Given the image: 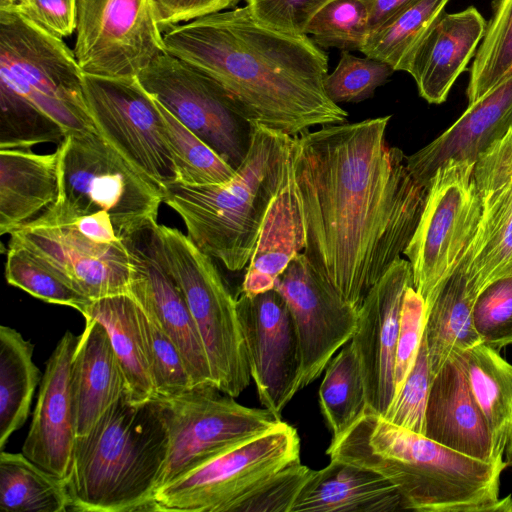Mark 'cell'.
<instances>
[{"label": "cell", "mask_w": 512, "mask_h": 512, "mask_svg": "<svg viewBox=\"0 0 512 512\" xmlns=\"http://www.w3.org/2000/svg\"><path fill=\"white\" fill-rule=\"evenodd\" d=\"M391 116L322 126L292 137L302 253L318 275L357 310L409 244L428 187L390 147Z\"/></svg>", "instance_id": "1"}, {"label": "cell", "mask_w": 512, "mask_h": 512, "mask_svg": "<svg viewBox=\"0 0 512 512\" xmlns=\"http://www.w3.org/2000/svg\"><path fill=\"white\" fill-rule=\"evenodd\" d=\"M163 42L167 53L218 83L252 125L295 137L347 119L324 89L327 53L307 34L261 25L247 6L170 27Z\"/></svg>", "instance_id": "2"}, {"label": "cell", "mask_w": 512, "mask_h": 512, "mask_svg": "<svg viewBox=\"0 0 512 512\" xmlns=\"http://www.w3.org/2000/svg\"><path fill=\"white\" fill-rule=\"evenodd\" d=\"M339 460L372 470L400 492L406 510L512 512V497L499 498L507 462H484L425 435L388 422L368 405L326 450Z\"/></svg>", "instance_id": "3"}, {"label": "cell", "mask_w": 512, "mask_h": 512, "mask_svg": "<svg viewBox=\"0 0 512 512\" xmlns=\"http://www.w3.org/2000/svg\"><path fill=\"white\" fill-rule=\"evenodd\" d=\"M168 446L162 400L132 404L123 395L76 437L66 480L70 511L152 512Z\"/></svg>", "instance_id": "4"}, {"label": "cell", "mask_w": 512, "mask_h": 512, "mask_svg": "<svg viewBox=\"0 0 512 512\" xmlns=\"http://www.w3.org/2000/svg\"><path fill=\"white\" fill-rule=\"evenodd\" d=\"M292 137L253 125L248 152L235 176L223 184L164 186L163 202L183 220L188 237L229 271L252 256L266 210L291 152Z\"/></svg>", "instance_id": "5"}, {"label": "cell", "mask_w": 512, "mask_h": 512, "mask_svg": "<svg viewBox=\"0 0 512 512\" xmlns=\"http://www.w3.org/2000/svg\"><path fill=\"white\" fill-rule=\"evenodd\" d=\"M58 151L60 196L43 216L72 222L104 211L120 239L157 220L161 192L98 131L67 134Z\"/></svg>", "instance_id": "6"}, {"label": "cell", "mask_w": 512, "mask_h": 512, "mask_svg": "<svg viewBox=\"0 0 512 512\" xmlns=\"http://www.w3.org/2000/svg\"><path fill=\"white\" fill-rule=\"evenodd\" d=\"M28 19L0 11V84L37 107L67 134L97 131L81 71L62 40Z\"/></svg>", "instance_id": "7"}, {"label": "cell", "mask_w": 512, "mask_h": 512, "mask_svg": "<svg viewBox=\"0 0 512 512\" xmlns=\"http://www.w3.org/2000/svg\"><path fill=\"white\" fill-rule=\"evenodd\" d=\"M166 257L193 316L213 383L238 397L251 374L237 300L212 257L180 230L159 224Z\"/></svg>", "instance_id": "8"}, {"label": "cell", "mask_w": 512, "mask_h": 512, "mask_svg": "<svg viewBox=\"0 0 512 512\" xmlns=\"http://www.w3.org/2000/svg\"><path fill=\"white\" fill-rule=\"evenodd\" d=\"M300 445L281 420L157 489L152 512H233L266 479L301 462Z\"/></svg>", "instance_id": "9"}, {"label": "cell", "mask_w": 512, "mask_h": 512, "mask_svg": "<svg viewBox=\"0 0 512 512\" xmlns=\"http://www.w3.org/2000/svg\"><path fill=\"white\" fill-rule=\"evenodd\" d=\"M474 165L450 160L436 170L417 227L403 252L426 310L471 247L478 230L481 199Z\"/></svg>", "instance_id": "10"}, {"label": "cell", "mask_w": 512, "mask_h": 512, "mask_svg": "<svg viewBox=\"0 0 512 512\" xmlns=\"http://www.w3.org/2000/svg\"><path fill=\"white\" fill-rule=\"evenodd\" d=\"M159 399L166 411L169 446L157 489L282 420L266 408L239 404L213 385Z\"/></svg>", "instance_id": "11"}, {"label": "cell", "mask_w": 512, "mask_h": 512, "mask_svg": "<svg viewBox=\"0 0 512 512\" xmlns=\"http://www.w3.org/2000/svg\"><path fill=\"white\" fill-rule=\"evenodd\" d=\"M82 85L96 130L162 194L178 175L157 100L137 77L83 73Z\"/></svg>", "instance_id": "12"}, {"label": "cell", "mask_w": 512, "mask_h": 512, "mask_svg": "<svg viewBox=\"0 0 512 512\" xmlns=\"http://www.w3.org/2000/svg\"><path fill=\"white\" fill-rule=\"evenodd\" d=\"M144 89L236 169L245 158L252 124L209 76L163 52L137 76Z\"/></svg>", "instance_id": "13"}, {"label": "cell", "mask_w": 512, "mask_h": 512, "mask_svg": "<svg viewBox=\"0 0 512 512\" xmlns=\"http://www.w3.org/2000/svg\"><path fill=\"white\" fill-rule=\"evenodd\" d=\"M75 32L84 74L137 77L166 52L152 0H77Z\"/></svg>", "instance_id": "14"}, {"label": "cell", "mask_w": 512, "mask_h": 512, "mask_svg": "<svg viewBox=\"0 0 512 512\" xmlns=\"http://www.w3.org/2000/svg\"><path fill=\"white\" fill-rule=\"evenodd\" d=\"M130 264L129 293L148 307L178 347L193 386L214 385L184 293L169 266L157 220L122 238Z\"/></svg>", "instance_id": "15"}, {"label": "cell", "mask_w": 512, "mask_h": 512, "mask_svg": "<svg viewBox=\"0 0 512 512\" xmlns=\"http://www.w3.org/2000/svg\"><path fill=\"white\" fill-rule=\"evenodd\" d=\"M274 289L286 301L294 323L302 389L317 379L334 354L352 339L358 310L318 275L302 252L279 275Z\"/></svg>", "instance_id": "16"}, {"label": "cell", "mask_w": 512, "mask_h": 512, "mask_svg": "<svg viewBox=\"0 0 512 512\" xmlns=\"http://www.w3.org/2000/svg\"><path fill=\"white\" fill-rule=\"evenodd\" d=\"M236 300L259 401L281 419L301 390L300 348L289 308L275 289L255 296L240 293Z\"/></svg>", "instance_id": "17"}, {"label": "cell", "mask_w": 512, "mask_h": 512, "mask_svg": "<svg viewBox=\"0 0 512 512\" xmlns=\"http://www.w3.org/2000/svg\"><path fill=\"white\" fill-rule=\"evenodd\" d=\"M90 300L129 293L130 264L122 239L96 243L70 222L43 216L11 234Z\"/></svg>", "instance_id": "18"}, {"label": "cell", "mask_w": 512, "mask_h": 512, "mask_svg": "<svg viewBox=\"0 0 512 512\" xmlns=\"http://www.w3.org/2000/svg\"><path fill=\"white\" fill-rule=\"evenodd\" d=\"M413 285L411 265L398 258L371 288L358 309L351 344L358 356L367 405L384 415L393 401L395 353L406 289Z\"/></svg>", "instance_id": "19"}, {"label": "cell", "mask_w": 512, "mask_h": 512, "mask_svg": "<svg viewBox=\"0 0 512 512\" xmlns=\"http://www.w3.org/2000/svg\"><path fill=\"white\" fill-rule=\"evenodd\" d=\"M474 178L481 218L468 277L481 293L495 280L512 276V128L479 156Z\"/></svg>", "instance_id": "20"}, {"label": "cell", "mask_w": 512, "mask_h": 512, "mask_svg": "<svg viewBox=\"0 0 512 512\" xmlns=\"http://www.w3.org/2000/svg\"><path fill=\"white\" fill-rule=\"evenodd\" d=\"M79 336L66 331L45 365L22 453L45 471L67 480L76 430L70 369Z\"/></svg>", "instance_id": "21"}, {"label": "cell", "mask_w": 512, "mask_h": 512, "mask_svg": "<svg viewBox=\"0 0 512 512\" xmlns=\"http://www.w3.org/2000/svg\"><path fill=\"white\" fill-rule=\"evenodd\" d=\"M450 449L484 462L504 461L466 376L463 352L452 354L434 375L425 414V434Z\"/></svg>", "instance_id": "22"}, {"label": "cell", "mask_w": 512, "mask_h": 512, "mask_svg": "<svg viewBox=\"0 0 512 512\" xmlns=\"http://www.w3.org/2000/svg\"><path fill=\"white\" fill-rule=\"evenodd\" d=\"M512 128V74L470 103L441 135L406 157L411 175L428 187L436 170L450 160L476 162Z\"/></svg>", "instance_id": "23"}, {"label": "cell", "mask_w": 512, "mask_h": 512, "mask_svg": "<svg viewBox=\"0 0 512 512\" xmlns=\"http://www.w3.org/2000/svg\"><path fill=\"white\" fill-rule=\"evenodd\" d=\"M487 28L473 6L443 14L417 49L408 73L419 95L431 104L443 103L465 70Z\"/></svg>", "instance_id": "24"}, {"label": "cell", "mask_w": 512, "mask_h": 512, "mask_svg": "<svg viewBox=\"0 0 512 512\" xmlns=\"http://www.w3.org/2000/svg\"><path fill=\"white\" fill-rule=\"evenodd\" d=\"M76 437L86 435L104 412L126 394L125 377L105 327L85 317L70 369Z\"/></svg>", "instance_id": "25"}, {"label": "cell", "mask_w": 512, "mask_h": 512, "mask_svg": "<svg viewBox=\"0 0 512 512\" xmlns=\"http://www.w3.org/2000/svg\"><path fill=\"white\" fill-rule=\"evenodd\" d=\"M58 149H0V234H12L41 218L58 202Z\"/></svg>", "instance_id": "26"}, {"label": "cell", "mask_w": 512, "mask_h": 512, "mask_svg": "<svg viewBox=\"0 0 512 512\" xmlns=\"http://www.w3.org/2000/svg\"><path fill=\"white\" fill-rule=\"evenodd\" d=\"M406 510L394 484L364 467L331 459L314 470L291 512H394Z\"/></svg>", "instance_id": "27"}, {"label": "cell", "mask_w": 512, "mask_h": 512, "mask_svg": "<svg viewBox=\"0 0 512 512\" xmlns=\"http://www.w3.org/2000/svg\"><path fill=\"white\" fill-rule=\"evenodd\" d=\"M303 249L304 232L290 152L281 184L263 218L240 293L255 296L274 289L276 279Z\"/></svg>", "instance_id": "28"}, {"label": "cell", "mask_w": 512, "mask_h": 512, "mask_svg": "<svg viewBox=\"0 0 512 512\" xmlns=\"http://www.w3.org/2000/svg\"><path fill=\"white\" fill-rule=\"evenodd\" d=\"M472 250L473 243L426 310L425 338L433 377L449 356L481 342L472 319L480 294L468 277Z\"/></svg>", "instance_id": "29"}, {"label": "cell", "mask_w": 512, "mask_h": 512, "mask_svg": "<svg viewBox=\"0 0 512 512\" xmlns=\"http://www.w3.org/2000/svg\"><path fill=\"white\" fill-rule=\"evenodd\" d=\"M106 329L126 381V398L140 404L156 398L141 336L137 306L130 293L92 300L82 314Z\"/></svg>", "instance_id": "30"}, {"label": "cell", "mask_w": 512, "mask_h": 512, "mask_svg": "<svg viewBox=\"0 0 512 512\" xmlns=\"http://www.w3.org/2000/svg\"><path fill=\"white\" fill-rule=\"evenodd\" d=\"M463 357L472 396L503 456L512 430V365L482 342L464 351Z\"/></svg>", "instance_id": "31"}, {"label": "cell", "mask_w": 512, "mask_h": 512, "mask_svg": "<svg viewBox=\"0 0 512 512\" xmlns=\"http://www.w3.org/2000/svg\"><path fill=\"white\" fill-rule=\"evenodd\" d=\"M34 345L17 330L0 326V449L26 422L43 374L33 361Z\"/></svg>", "instance_id": "32"}, {"label": "cell", "mask_w": 512, "mask_h": 512, "mask_svg": "<svg viewBox=\"0 0 512 512\" xmlns=\"http://www.w3.org/2000/svg\"><path fill=\"white\" fill-rule=\"evenodd\" d=\"M67 481L35 464L22 452L0 453V508L5 512H66Z\"/></svg>", "instance_id": "33"}, {"label": "cell", "mask_w": 512, "mask_h": 512, "mask_svg": "<svg viewBox=\"0 0 512 512\" xmlns=\"http://www.w3.org/2000/svg\"><path fill=\"white\" fill-rule=\"evenodd\" d=\"M449 0H418L372 31L362 49L370 58L382 61L394 71L407 72L411 61Z\"/></svg>", "instance_id": "34"}, {"label": "cell", "mask_w": 512, "mask_h": 512, "mask_svg": "<svg viewBox=\"0 0 512 512\" xmlns=\"http://www.w3.org/2000/svg\"><path fill=\"white\" fill-rule=\"evenodd\" d=\"M350 341L328 363L319 388L321 413L332 438L352 426L367 406L361 365Z\"/></svg>", "instance_id": "35"}, {"label": "cell", "mask_w": 512, "mask_h": 512, "mask_svg": "<svg viewBox=\"0 0 512 512\" xmlns=\"http://www.w3.org/2000/svg\"><path fill=\"white\" fill-rule=\"evenodd\" d=\"M512 74V0H495L470 68L466 94L472 103Z\"/></svg>", "instance_id": "36"}, {"label": "cell", "mask_w": 512, "mask_h": 512, "mask_svg": "<svg viewBox=\"0 0 512 512\" xmlns=\"http://www.w3.org/2000/svg\"><path fill=\"white\" fill-rule=\"evenodd\" d=\"M157 104L177 170L176 182L192 185L223 184L235 176L236 169L184 126L158 100Z\"/></svg>", "instance_id": "37"}, {"label": "cell", "mask_w": 512, "mask_h": 512, "mask_svg": "<svg viewBox=\"0 0 512 512\" xmlns=\"http://www.w3.org/2000/svg\"><path fill=\"white\" fill-rule=\"evenodd\" d=\"M7 282L44 302L68 306L81 314L92 300L26 247L10 239L5 264Z\"/></svg>", "instance_id": "38"}, {"label": "cell", "mask_w": 512, "mask_h": 512, "mask_svg": "<svg viewBox=\"0 0 512 512\" xmlns=\"http://www.w3.org/2000/svg\"><path fill=\"white\" fill-rule=\"evenodd\" d=\"M156 398H169L193 388L182 355L154 313L134 299Z\"/></svg>", "instance_id": "39"}, {"label": "cell", "mask_w": 512, "mask_h": 512, "mask_svg": "<svg viewBox=\"0 0 512 512\" xmlns=\"http://www.w3.org/2000/svg\"><path fill=\"white\" fill-rule=\"evenodd\" d=\"M305 34L321 48L361 52L370 34L368 6L363 0H330L311 19Z\"/></svg>", "instance_id": "40"}, {"label": "cell", "mask_w": 512, "mask_h": 512, "mask_svg": "<svg viewBox=\"0 0 512 512\" xmlns=\"http://www.w3.org/2000/svg\"><path fill=\"white\" fill-rule=\"evenodd\" d=\"M0 149H31L44 142H62L64 129L53 119L0 84Z\"/></svg>", "instance_id": "41"}, {"label": "cell", "mask_w": 512, "mask_h": 512, "mask_svg": "<svg viewBox=\"0 0 512 512\" xmlns=\"http://www.w3.org/2000/svg\"><path fill=\"white\" fill-rule=\"evenodd\" d=\"M393 72L392 67L382 61L341 51L336 68L326 75L323 85L334 103H358L370 98Z\"/></svg>", "instance_id": "42"}, {"label": "cell", "mask_w": 512, "mask_h": 512, "mask_svg": "<svg viewBox=\"0 0 512 512\" xmlns=\"http://www.w3.org/2000/svg\"><path fill=\"white\" fill-rule=\"evenodd\" d=\"M433 376L424 336L415 363L384 415L388 422L425 434V414Z\"/></svg>", "instance_id": "43"}, {"label": "cell", "mask_w": 512, "mask_h": 512, "mask_svg": "<svg viewBox=\"0 0 512 512\" xmlns=\"http://www.w3.org/2000/svg\"><path fill=\"white\" fill-rule=\"evenodd\" d=\"M472 319L482 343L498 352L512 344V276L497 279L482 290Z\"/></svg>", "instance_id": "44"}, {"label": "cell", "mask_w": 512, "mask_h": 512, "mask_svg": "<svg viewBox=\"0 0 512 512\" xmlns=\"http://www.w3.org/2000/svg\"><path fill=\"white\" fill-rule=\"evenodd\" d=\"M314 470L292 464L275 473L247 494L233 512H291L292 507Z\"/></svg>", "instance_id": "45"}, {"label": "cell", "mask_w": 512, "mask_h": 512, "mask_svg": "<svg viewBox=\"0 0 512 512\" xmlns=\"http://www.w3.org/2000/svg\"><path fill=\"white\" fill-rule=\"evenodd\" d=\"M425 324V301L414 286L410 285L405 291L400 312L394 365V396L415 363L424 336Z\"/></svg>", "instance_id": "46"}, {"label": "cell", "mask_w": 512, "mask_h": 512, "mask_svg": "<svg viewBox=\"0 0 512 512\" xmlns=\"http://www.w3.org/2000/svg\"><path fill=\"white\" fill-rule=\"evenodd\" d=\"M330 0H247L261 25L290 35H303L314 15Z\"/></svg>", "instance_id": "47"}, {"label": "cell", "mask_w": 512, "mask_h": 512, "mask_svg": "<svg viewBox=\"0 0 512 512\" xmlns=\"http://www.w3.org/2000/svg\"><path fill=\"white\" fill-rule=\"evenodd\" d=\"M0 11L18 14L60 38L76 30L77 0H0Z\"/></svg>", "instance_id": "48"}, {"label": "cell", "mask_w": 512, "mask_h": 512, "mask_svg": "<svg viewBox=\"0 0 512 512\" xmlns=\"http://www.w3.org/2000/svg\"><path fill=\"white\" fill-rule=\"evenodd\" d=\"M240 0H152L162 32L209 14L234 8Z\"/></svg>", "instance_id": "49"}, {"label": "cell", "mask_w": 512, "mask_h": 512, "mask_svg": "<svg viewBox=\"0 0 512 512\" xmlns=\"http://www.w3.org/2000/svg\"><path fill=\"white\" fill-rule=\"evenodd\" d=\"M72 223L88 239L96 243H114L120 241L111 217L104 211L80 216Z\"/></svg>", "instance_id": "50"}, {"label": "cell", "mask_w": 512, "mask_h": 512, "mask_svg": "<svg viewBox=\"0 0 512 512\" xmlns=\"http://www.w3.org/2000/svg\"><path fill=\"white\" fill-rule=\"evenodd\" d=\"M369 10L370 33L418 0H363Z\"/></svg>", "instance_id": "51"}, {"label": "cell", "mask_w": 512, "mask_h": 512, "mask_svg": "<svg viewBox=\"0 0 512 512\" xmlns=\"http://www.w3.org/2000/svg\"><path fill=\"white\" fill-rule=\"evenodd\" d=\"M506 454H507V465H512V430L510 433L509 441L506 446Z\"/></svg>", "instance_id": "52"}]
</instances>
